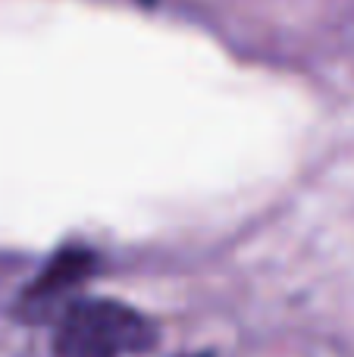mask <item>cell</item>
I'll return each instance as SVG.
<instances>
[{
    "label": "cell",
    "mask_w": 354,
    "mask_h": 357,
    "mask_svg": "<svg viewBox=\"0 0 354 357\" xmlns=\"http://www.w3.org/2000/svg\"><path fill=\"white\" fill-rule=\"evenodd\" d=\"M144 3H151V0H144Z\"/></svg>",
    "instance_id": "cell-3"
},
{
    "label": "cell",
    "mask_w": 354,
    "mask_h": 357,
    "mask_svg": "<svg viewBox=\"0 0 354 357\" xmlns=\"http://www.w3.org/2000/svg\"><path fill=\"white\" fill-rule=\"evenodd\" d=\"M91 270H94V254L88 248H66L56 257H50V264L38 273V279L25 291V298L31 304H44L50 298H60L63 291L85 282L91 276Z\"/></svg>",
    "instance_id": "cell-2"
},
{
    "label": "cell",
    "mask_w": 354,
    "mask_h": 357,
    "mask_svg": "<svg viewBox=\"0 0 354 357\" xmlns=\"http://www.w3.org/2000/svg\"><path fill=\"white\" fill-rule=\"evenodd\" d=\"M157 333L138 310L107 298L72 301L60 317L54 339L56 357H123L148 351Z\"/></svg>",
    "instance_id": "cell-1"
}]
</instances>
